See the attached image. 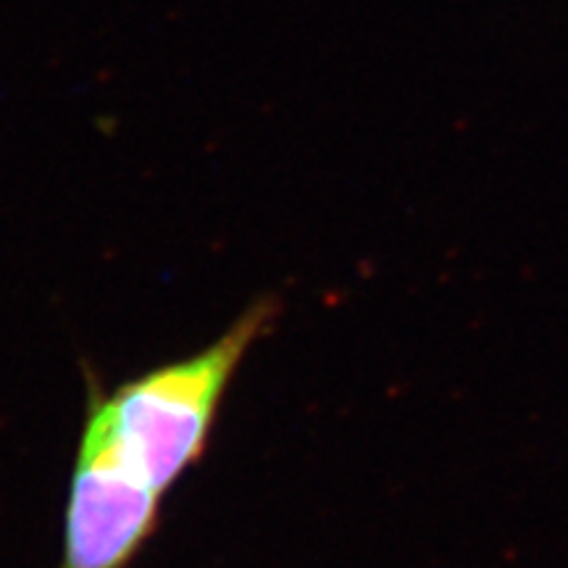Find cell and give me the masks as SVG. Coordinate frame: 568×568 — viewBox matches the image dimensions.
I'll use <instances>...</instances> for the list:
<instances>
[{"instance_id":"2","label":"cell","mask_w":568,"mask_h":568,"mask_svg":"<svg viewBox=\"0 0 568 568\" xmlns=\"http://www.w3.org/2000/svg\"><path fill=\"white\" fill-rule=\"evenodd\" d=\"M166 495L84 414L71 466L59 568H132L161 529Z\"/></svg>"},{"instance_id":"1","label":"cell","mask_w":568,"mask_h":568,"mask_svg":"<svg viewBox=\"0 0 568 568\" xmlns=\"http://www.w3.org/2000/svg\"><path fill=\"white\" fill-rule=\"evenodd\" d=\"M276 316L280 301L258 297L201 351L130 376L113 389H105L101 376L88 372L84 410L169 497L209 456L226 395L247 353L268 335Z\"/></svg>"}]
</instances>
